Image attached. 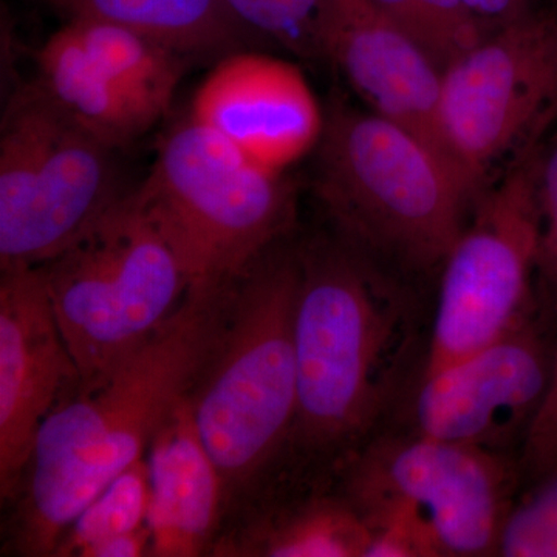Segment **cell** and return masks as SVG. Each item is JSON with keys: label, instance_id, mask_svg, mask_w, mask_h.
Wrapping results in <instances>:
<instances>
[{"label": "cell", "instance_id": "obj_15", "mask_svg": "<svg viewBox=\"0 0 557 557\" xmlns=\"http://www.w3.org/2000/svg\"><path fill=\"white\" fill-rule=\"evenodd\" d=\"M150 480L149 556L203 555L222 511L226 487L194 417L193 394L164 418L146 454Z\"/></svg>", "mask_w": 557, "mask_h": 557}, {"label": "cell", "instance_id": "obj_18", "mask_svg": "<svg viewBox=\"0 0 557 557\" xmlns=\"http://www.w3.org/2000/svg\"><path fill=\"white\" fill-rule=\"evenodd\" d=\"M369 528L346 496L313 497L278 508L215 545V555L366 557Z\"/></svg>", "mask_w": 557, "mask_h": 557}, {"label": "cell", "instance_id": "obj_1", "mask_svg": "<svg viewBox=\"0 0 557 557\" xmlns=\"http://www.w3.org/2000/svg\"><path fill=\"white\" fill-rule=\"evenodd\" d=\"M236 285L189 292L170 321L100 387L51 410L14 497L13 545L20 555L54 556L83 509L146 457L164 418L193 394L214 355Z\"/></svg>", "mask_w": 557, "mask_h": 557}, {"label": "cell", "instance_id": "obj_5", "mask_svg": "<svg viewBox=\"0 0 557 557\" xmlns=\"http://www.w3.org/2000/svg\"><path fill=\"white\" fill-rule=\"evenodd\" d=\"M299 255L267 252L234 289L222 338L193 392L201 438L226 493L256 478L295 434Z\"/></svg>", "mask_w": 557, "mask_h": 557}, {"label": "cell", "instance_id": "obj_22", "mask_svg": "<svg viewBox=\"0 0 557 557\" xmlns=\"http://www.w3.org/2000/svg\"><path fill=\"white\" fill-rule=\"evenodd\" d=\"M531 483L509 512L497 556L557 557V469Z\"/></svg>", "mask_w": 557, "mask_h": 557}, {"label": "cell", "instance_id": "obj_25", "mask_svg": "<svg viewBox=\"0 0 557 557\" xmlns=\"http://www.w3.org/2000/svg\"><path fill=\"white\" fill-rule=\"evenodd\" d=\"M234 16L258 33L260 38H270L292 50V32L277 0H223Z\"/></svg>", "mask_w": 557, "mask_h": 557}, {"label": "cell", "instance_id": "obj_23", "mask_svg": "<svg viewBox=\"0 0 557 557\" xmlns=\"http://www.w3.org/2000/svg\"><path fill=\"white\" fill-rule=\"evenodd\" d=\"M537 193L541 242L536 282L545 310L557 314V132L542 149Z\"/></svg>", "mask_w": 557, "mask_h": 557}, {"label": "cell", "instance_id": "obj_12", "mask_svg": "<svg viewBox=\"0 0 557 557\" xmlns=\"http://www.w3.org/2000/svg\"><path fill=\"white\" fill-rule=\"evenodd\" d=\"M65 384L78 386L40 267L0 278V491L16 497L44 421Z\"/></svg>", "mask_w": 557, "mask_h": 557}, {"label": "cell", "instance_id": "obj_7", "mask_svg": "<svg viewBox=\"0 0 557 557\" xmlns=\"http://www.w3.org/2000/svg\"><path fill=\"white\" fill-rule=\"evenodd\" d=\"M519 471L509 454L388 435L354 458L346 497L366 525L408 539L421 557L497 556Z\"/></svg>", "mask_w": 557, "mask_h": 557}, {"label": "cell", "instance_id": "obj_6", "mask_svg": "<svg viewBox=\"0 0 557 557\" xmlns=\"http://www.w3.org/2000/svg\"><path fill=\"white\" fill-rule=\"evenodd\" d=\"M138 199L177 248L189 292L234 287L293 219V189L196 121L161 138Z\"/></svg>", "mask_w": 557, "mask_h": 557}, {"label": "cell", "instance_id": "obj_14", "mask_svg": "<svg viewBox=\"0 0 557 557\" xmlns=\"http://www.w3.org/2000/svg\"><path fill=\"white\" fill-rule=\"evenodd\" d=\"M325 54L370 112L416 135L461 172L443 129V70L426 51L373 10L333 33Z\"/></svg>", "mask_w": 557, "mask_h": 557}, {"label": "cell", "instance_id": "obj_21", "mask_svg": "<svg viewBox=\"0 0 557 557\" xmlns=\"http://www.w3.org/2000/svg\"><path fill=\"white\" fill-rule=\"evenodd\" d=\"M149 502V468L145 457L124 469L83 509L54 556L81 557L98 542L148 525Z\"/></svg>", "mask_w": 557, "mask_h": 557}, {"label": "cell", "instance_id": "obj_24", "mask_svg": "<svg viewBox=\"0 0 557 557\" xmlns=\"http://www.w3.org/2000/svg\"><path fill=\"white\" fill-rule=\"evenodd\" d=\"M519 465L531 482L557 469V344L553 350L547 394L528 429Z\"/></svg>", "mask_w": 557, "mask_h": 557}, {"label": "cell", "instance_id": "obj_3", "mask_svg": "<svg viewBox=\"0 0 557 557\" xmlns=\"http://www.w3.org/2000/svg\"><path fill=\"white\" fill-rule=\"evenodd\" d=\"M317 152L314 189L348 245L417 270L442 265L478 199L442 153L339 101L324 115Z\"/></svg>", "mask_w": 557, "mask_h": 557}, {"label": "cell", "instance_id": "obj_9", "mask_svg": "<svg viewBox=\"0 0 557 557\" xmlns=\"http://www.w3.org/2000/svg\"><path fill=\"white\" fill-rule=\"evenodd\" d=\"M542 149L537 138L519 150L504 178L480 197L443 260L424 372L467 357L534 318Z\"/></svg>", "mask_w": 557, "mask_h": 557}, {"label": "cell", "instance_id": "obj_13", "mask_svg": "<svg viewBox=\"0 0 557 557\" xmlns=\"http://www.w3.org/2000/svg\"><path fill=\"white\" fill-rule=\"evenodd\" d=\"M189 119L265 170L282 172L317 148L324 113L295 65L240 50L215 62Z\"/></svg>", "mask_w": 557, "mask_h": 557}, {"label": "cell", "instance_id": "obj_8", "mask_svg": "<svg viewBox=\"0 0 557 557\" xmlns=\"http://www.w3.org/2000/svg\"><path fill=\"white\" fill-rule=\"evenodd\" d=\"M51 100L38 81L22 87L0 134V263L57 258L123 196L113 152Z\"/></svg>", "mask_w": 557, "mask_h": 557}, {"label": "cell", "instance_id": "obj_2", "mask_svg": "<svg viewBox=\"0 0 557 557\" xmlns=\"http://www.w3.org/2000/svg\"><path fill=\"white\" fill-rule=\"evenodd\" d=\"M355 251L325 245L299 255L293 437L314 449L343 448L375 426L412 343L408 302Z\"/></svg>", "mask_w": 557, "mask_h": 557}, {"label": "cell", "instance_id": "obj_10", "mask_svg": "<svg viewBox=\"0 0 557 557\" xmlns=\"http://www.w3.org/2000/svg\"><path fill=\"white\" fill-rule=\"evenodd\" d=\"M557 116V16L536 10L487 33L443 70L442 119L454 160L480 189L509 150Z\"/></svg>", "mask_w": 557, "mask_h": 557}, {"label": "cell", "instance_id": "obj_11", "mask_svg": "<svg viewBox=\"0 0 557 557\" xmlns=\"http://www.w3.org/2000/svg\"><path fill=\"white\" fill-rule=\"evenodd\" d=\"M553 350L531 318L504 338L423 372L410 432L509 454L525 440L547 394Z\"/></svg>", "mask_w": 557, "mask_h": 557}, {"label": "cell", "instance_id": "obj_20", "mask_svg": "<svg viewBox=\"0 0 557 557\" xmlns=\"http://www.w3.org/2000/svg\"><path fill=\"white\" fill-rule=\"evenodd\" d=\"M381 17L405 33L445 70L487 35L463 0H370Z\"/></svg>", "mask_w": 557, "mask_h": 557}, {"label": "cell", "instance_id": "obj_4", "mask_svg": "<svg viewBox=\"0 0 557 557\" xmlns=\"http://www.w3.org/2000/svg\"><path fill=\"white\" fill-rule=\"evenodd\" d=\"M39 267L78 372L76 394L100 387L190 289L182 256L135 190Z\"/></svg>", "mask_w": 557, "mask_h": 557}, {"label": "cell", "instance_id": "obj_16", "mask_svg": "<svg viewBox=\"0 0 557 557\" xmlns=\"http://www.w3.org/2000/svg\"><path fill=\"white\" fill-rule=\"evenodd\" d=\"M67 20L120 25L180 57L220 58L249 50L258 33L242 24L223 0H46Z\"/></svg>", "mask_w": 557, "mask_h": 557}, {"label": "cell", "instance_id": "obj_26", "mask_svg": "<svg viewBox=\"0 0 557 557\" xmlns=\"http://www.w3.org/2000/svg\"><path fill=\"white\" fill-rule=\"evenodd\" d=\"M487 32L496 30L534 13L537 0H463Z\"/></svg>", "mask_w": 557, "mask_h": 557}, {"label": "cell", "instance_id": "obj_28", "mask_svg": "<svg viewBox=\"0 0 557 557\" xmlns=\"http://www.w3.org/2000/svg\"><path fill=\"white\" fill-rule=\"evenodd\" d=\"M325 3L329 10L327 44L333 33L339 27L375 10L370 0H325ZM327 44H325V51H327Z\"/></svg>", "mask_w": 557, "mask_h": 557}, {"label": "cell", "instance_id": "obj_17", "mask_svg": "<svg viewBox=\"0 0 557 557\" xmlns=\"http://www.w3.org/2000/svg\"><path fill=\"white\" fill-rule=\"evenodd\" d=\"M36 60L39 86L110 148L129 145L161 119L110 78L67 25L44 42Z\"/></svg>", "mask_w": 557, "mask_h": 557}, {"label": "cell", "instance_id": "obj_27", "mask_svg": "<svg viewBox=\"0 0 557 557\" xmlns=\"http://www.w3.org/2000/svg\"><path fill=\"white\" fill-rule=\"evenodd\" d=\"M149 552L150 530L146 525L137 531L98 542L81 557H139L149 556Z\"/></svg>", "mask_w": 557, "mask_h": 557}, {"label": "cell", "instance_id": "obj_19", "mask_svg": "<svg viewBox=\"0 0 557 557\" xmlns=\"http://www.w3.org/2000/svg\"><path fill=\"white\" fill-rule=\"evenodd\" d=\"M65 25L110 78L157 115L166 113L182 81L185 58L110 22L69 20Z\"/></svg>", "mask_w": 557, "mask_h": 557}]
</instances>
